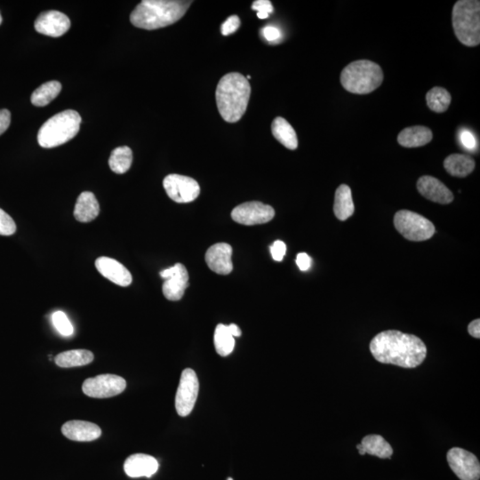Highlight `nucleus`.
Returning a JSON list of instances; mask_svg holds the SVG:
<instances>
[{"label": "nucleus", "mask_w": 480, "mask_h": 480, "mask_svg": "<svg viewBox=\"0 0 480 480\" xmlns=\"http://www.w3.org/2000/svg\"><path fill=\"white\" fill-rule=\"evenodd\" d=\"M444 167L450 176L463 178L473 172L475 161L468 155L452 154L444 161Z\"/></svg>", "instance_id": "obj_24"}, {"label": "nucleus", "mask_w": 480, "mask_h": 480, "mask_svg": "<svg viewBox=\"0 0 480 480\" xmlns=\"http://www.w3.org/2000/svg\"><path fill=\"white\" fill-rule=\"evenodd\" d=\"M369 347L378 362L404 368L418 367L427 356V347L421 339L397 330L380 333Z\"/></svg>", "instance_id": "obj_1"}, {"label": "nucleus", "mask_w": 480, "mask_h": 480, "mask_svg": "<svg viewBox=\"0 0 480 480\" xmlns=\"http://www.w3.org/2000/svg\"><path fill=\"white\" fill-rule=\"evenodd\" d=\"M163 186L168 197L176 203H190L200 194V184L191 177L176 175L167 176Z\"/></svg>", "instance_id": "obj_10"}, {"label": "nucleus", "mask_w": 480, "mask_h": 480, "mask_svg": "<svg viewBox=\"0 0 480 480\" xmlns=\"http://www.w3.org/2000/svg\"><path fill=\"white\" fill-rule=\"evenodd\" d=\"M97 271L112 283L128 287L133 281L130 272L122 263L109 257H99L95 261Z\"/></svg>", "instance_id": "obj_17"}, {"label": "nucleus", "mask_w": 480, "mask_h": 480, "mask_svg": "<svg viewBox=\"0 0 480 480\" xmlns=\"http://www.w3.org/2000/svg\"><path fill=\"white\" fill-rule=\"evenodd\" d=\"M215 346L219 355L226 357L233 352L235 337L230 334L228 326L219 324L215 331Z\"/></svg>", "instance_id": "obj_30"}, {"label": "nucleus", "mask_w": 480, "mask_h": 480, "mask_svg": "<svg viewBox=\"0 0 480 480\" xmlns=\"http://www.w3.org/2000/svg\"><path fill=\"white\" fill-rule=\"evenodd\" d=\"M357 449L360 455L368 454L382 459L391 458L393 455L392 446L381 435H368L363 437Z\"/></svg>", "instance_id": "obj_22"}, {"label": "nucleus", "mask_w": 480, "mask_h": 480, "mask_svg": "<svg viewBox=\"0 0 480 480\" xmlns=\"http://www.w3.org/2000/svg\"><path fill=\"white\" fill-rule=\"evenodd\" d=\"M453 472L461 480H479L480 464L475 455L463 448H453L446 455Z\"/></svg>", "instance_id": "obj_11"}, {"label": "nucleus", "mask_w": 480, "mask_h": 480, "mask_svg": "<svg viewBox=\"0 0 480 480\" xmlns=\"http://www.w3.org/2000/svg\"><path fill=\"white\" fill-rule=\"evenodd\" d=\"M263 35L265 40L273 42L278 40L280 38V32L278 28L273 26H266L263 29Z\"/></svg>", "instance_id": "obj_37"}, {"label": "nucleus", "mask_w": 480, "mask_h": 480, "mask_svg": "<svg viewBox=\"0 0 480 480\" xmlns=\"http://www.w3.org/2000/svg\"><path fill=\"white\" fill-rule=\"evenodd\" d=\"M232 248L226 243H218L206 251V263L212 272L228 275L232 272Z\"/></svg>", "instance_id": "obj_15"}, {"label": "nucleus", "mask_w": 480, "mask_h": 480, "mask_svg": "<svg viewBox=\"0 0 480 480\" xmlns=\"http://www.w3.org/2000/svg\"><path fill=\"white\" fill-rule=\"evenodd\" d=\"M240 27V19L238 16H232L228 18L225 22L221 24V32L224 36H229L233 34L234 32L238 31Z\"/></svg>", "instance_id": "obj_34"}, {"label": "nucleus", "mask_w": 480, "mask_h": 480, "mask_svg": "<svg viewBox=\"0 0 480 480\" xmlns=\"http://www.w3.org/2000/svg\"><path fill=\"white\" fill-rule=\"evenodd\" d=\"M160 277L166 280L162 287L165 297L169 301L181 300L189 286V273L184 264L176 263L164 269L160 272Z\"/></svg>", "instance_id": "obj_13"}, {"label": "nucleus", "mask_w": 480, "mask_h": 480, "mask_svg": "<svg viewBox=\"0 0 480 480\" xmlns=\"http://www.w3.org/2000/svg\"><path fill=\"white\" fill-rule=\"evenodd\" d=\"M286 252L287 245L283 241H280V240H277V241L273 243L271 247L272 258L275 261H277V262H281V261L283 260Z\"/></svg>", "instance_id": "obj_35"}, {"label": "nucleus", "mask_w": 480, "mask_h": 480, "mask_svg": "<svg viewBox=\"0 0 480 480\" xmlns=\"http://www.w3.org/2000/svg\"><path fill=\"white\" fill-rule=\"evenodd\" d=\"M228 328H229L230 334H232L234 337H239V336H241V330H240L239 326L235 325V324H230V325L228 326Z\"/></svg>", "instance_id": "obj_41"}, {"label": "nucleus", "mask_w": 480, "mask_h": 480, "mask_svg": "<svg viewBox=\"0 0 480 480\" xmlns=\"http://www.w3.org/2000/svg\"><path fill=\"white\" fill-rule=\"evenodd\" d=\"M426 101H427V105L432 112H445L451 104V95L449 94L448 90L436 86L427 93Z\"/></svg>", "instance_id": "obj_29"}, {"label": "nucleus", "mask_w": 480, "mask_h": 480, "mask_svg": "<svg viewBox=\"0 0 480 480\" xmlns=\"http://www.w3.org/2000/svg\"><path fill=\"white\" fill-rule=\"evenodd\" d=\"M16 232V225L10 215L0 208V235L11 236Z\"/></svg>", "instance_id": "obj_32"}, {"label": "nucleus", "mask_w": 480, "mask_h": 480, "mask_svg": "<svg viewBox=\"0 0 480 480\" xmlns=\"http://www.w3.org/2000/svg\"><path fill=\"white\" fill-rule=\"evenodd\" d=\"M81 117L73 110H66L47 120L38 134L42 148L51 149L62 145L79 133Z\"/></svg>", "instance_id": "obj_5"}, {"label": "nucleus", "mask_w": 480, "mask_h": 480, "mask_svg": "<svg viewBox=\"0 0 480 480\" xmlns=\"http://www.w3.org/2000/svg\"><path fill=\"white\" fill-rule=\"evenodd\" d=\"M52 320L53 326L57 331L64 336H71L73 335L74 328L70 320L66 316L64 312L56 311L53 314Z\"/></svg>", "instance_id": "obj_31"}, {"label": "nucleus", "mask_w": 480, "mask_h": 480, "mask_svg": "<svg viewBox=\"0 0 480 480\" xmlns=\"http://www.w3.org/2000/svg\"><path fill=\"white\" fill-rule=\"evenodd\" d=\"M296 264L302 272L308 271L311 266V257L306 253H300L296 258Z\"/></svg>", "instance_id": "obj_39"}, {"label": "nucleus", "mask_w": 480, "mask_h": 480, "mask_svg": "<svg viewBox=\"0 0 480 480\" xmlns=\"http://www.w3.org/2000/svg\"><path fill=\"white\" fill-rule=\"evenodd\" d=\"M127 388L124 378L116 374H100L88 378L82 385V391L86 396L95 398H112L120 394Z\"/></svg>", "instance_id": "obj_8"}, {"label": "nucleus", "mask_w": 480, "mask_h": 480, "mask_svg": "<svg viewBox=\"0 0 480 480\" xmlns=\"http://www.w3.org/2000/svg\"><path fill=\"white\" fill-rule=\"evenodd\" d=\"M62 432L67 439L79 442H89L99 439L101 435L98 425L80 420L66 422L62 425Z\"/></svg>", "instance_id": "obj_18"}, {"label": "nucleus", "mask_w": 480, "mask_h": 480, "mask_svg": "<svg viewBox=\"0 0 480 480\" xmlns=\"http://www.w3.org/2000/svg\"><path fill=\"white\" fill-rule=\"evenodd\" d=\"M383 72L376 62L359 60L346 66L341 73V84L346 91L368 95L382 85Z\"/></svg>", "instance_id": "obj_4"}, {"label": "nucleus", "mask_w": 480, "mask_h": 480, "mask_svg": "<svg viewBox=\"0 0 480 480\" xmlns=\"http://www.w3.org/2000/svg\"><path fill=\"white\" fill-rule=\"evenodd\" d=\"M62 91L61 83L49 81L35 90L32 95V103L35 106L44 107L49 104Z\"/></svg>", "instance_id": "obj_27"}, {"label": "nucleus", "mask_w": 480, "mask_h": 480, "mask_svg": "<svg viewBox=\"0 0 480 480\" xmlns=\"http://www.w3.org/2000/svg\"><path fill=\"white\" fill-rule=\"evenodd\" d=\"M453 27L458 40L466 47L480 43V2L460 0L455 3L452 13Z\"/></svg>", "instance_id": "obj_6"}, {"label": "nucleus", "mask_w": 480, "mask_h": 480, "mask_svg": "<svg viewBox=\"0 0 480 480\" xmlns=\"http://www.w3.org/2000/svg\"><path fill=\"white\" fill-rule=\"evenodd\" d=\"M417 190L425 199L442 204V205H446L454 200V194L452 191L435 177L429 176L421 177L417 182Z\"/></svg>", "instance_id": "obj_16"}, {"label": "nucleus", "mask_w": 480, "mask_h": 480, "mask_svg": "<svg viewBox=\"0 0 480 480\" xmlns=\"http://www.w3.org/2000/svg\"><path fill=\"white\" fill-rule=\"evenodd\" d=\"M35 29L48 37L59 38L71 28V21L61 12L51 10L43 12L35 21Z\"/></svg>", "instance_id": "obj_14"}, {"label": "nucleus", "mask_w": 480, "mask_h": 480, "mask_svg": "<svg viewBox=\"0 0 480 480\" xmlns=\"http://www.w3.org/2000/svg\"><path fill=\"white\" fill-rule=\"evenodd\" d=\"M158 470V463L149 455L136 454L129 456L124 464V470L130 478H151Z\"/></svg>", "instance_id": "obj_19"}, {"label": "nucleus", "mask_w": 480, "mask_h": 480, "mask_svg": "<svg viewBox=\"0 0 480 480\" xmlns=\"http://www.w3.org/2000/svg\"><path fill=\"white\" fill-rule=\"evenodd\" d=\"M199 389L200 383L196 373L191 368H186L182 373L176 396V408L180 416H188L192 412Z\"/></svg>", "instance_id": "obj_9"}, {"label": "nucleus", "mask_w": 480, "mask_h": 480, "mask_svg": "<svg viewBox=\"0 0 480 480\" xmlns=\"http://www.w3.org/2000/svg\"><path fill=\"white\" fill-rule=\"evenodd\" d=\"M100 213V206L94 193L84 191L77 197L74 209V216L80 223L94 221Z\"/></svg>", "instance_id": "obj_20"}, {"label": "nucleus", "mask_w": 480, "mask_h": 480, "mask_svg": "<svg viewBox=\"0 0 480 480\" xmlns=\"http://www.w3.org/2000/svg\"><path fill=\"white\" fill-rule=\"evenodd\" d=\"M461 142L465 148L473 149L476 148L477 142L475 137L469 131H463L461 133Z\"/></svg>", "instance_id": "obj_36"}, {"label": "nucleus", "mask_w": 480, "mask_h": 480, "mask_svg": "<svg viewBox=\"0 0 480 480\" xmlns=\"http://www.w3.org/2000/svg\"><path fill=\"white\" fill-rule=\"evenodd\" d=\"M133 163V152L128 146L113 149L109 160V166L114 173L123 175L127 173Z\"/></svg>", "instance_id": "obj_28"}, {"label": "nucleus", "mask_w": 480, "mask_h": 480, "mask_svg": "<svg viewBox=\"0 0 480 480\" xmlns=\"http://www.w3.org/2000/svg\"><path fill=\"white\" fill-rule=\"evenodd\" d=\"M273 136L282 145L289 149H296L298 147V139L295 129L284 118L278 117L272 124Z\"/></svg>", "instance_id": "obj_25"}, {"label": "nucleus", "mask_w": 480, "mask_h": 480, "mask_svg": "<svg viewBox=\"0 0 480 480\" xmlns=\"http://www.w3.org/2000/svg\"><path fill=\"white\" fill-rule=\"evenodd\" d=\"M94 360V354L86 350H72L58 354L55 362L60 368H70L82 367Z\"/></svg>", "instance_id": "obj_26"}, {"label": "nucleus", "mask_w": 480, "mask_h": 480, "mask_svg": "<svg viewBox=\"0 0 480 480\" xmlns=\"http://www.w3.org/2000/svg\"><path fill=\"white\" fill-rule=\"evenodd\" d=\"M192 1L143 0L132 12L130 21L137 28L158 29L172 25L184 17Z\"/></svg>", "instance_id": "obj_2"}, {"label": "nucleus", "mask_w": 480, "mask_h": 480, "mask_svg": "<svg viewBox=\"0 0 480 480\" xmlns=\"http://www.w3.org/2000/svg\"><path fill=\"white\" fill-rule=\"evenodd\" d=\"M252 9L257 11L259 19H266L273 12V5L269 0H256L252 5Z\"/></svg>", "instance_id": "obj_33"}, {"label": "nucleus", "mask_w": 480, "mask_h": 480, "mask_svg": "<svg viewBox=\"0 0 480 480\" xmlns=\"http://www.w3.org/2000/svg\"><path fill=\"white\" fill-rule=\"evenodd\" d=\"M394 225L398 232L410 241H425L435 233L431 221L409 210H400L394 216Z\"/></svg>", "instance_id": "obj_7"}, {"label": "nucleus", "mask_w": 480, "mask_h": 480, "mask_svg": "<svg viewBox=\"0 0 480 480\" xmlns=\"http://www.w3.org/2000/svg\"><path fill=\"white\" fill-rule=\"evenodd\" d=\"M355 208L352 200V190L349 186L341 184L335 192L334 213L340 221H346L354 214Z\"/></svg>", "instance_id": "obj_23"}, {"label": "nucleus", "mask_w": 480, "mask_h": 480, "mask_svg": "<svg viewBox=\"0 0 480 480\" xmlns=\"http://www.w3.org/2000/svg\"><path fill=\"white\" fill-rule=\"evenodd\" d=\"M468 332L474 338H480V320H473L470 325L468 326Z\"/></svg>", "instance_id": "obj_40"}, {"label": "nucleus", "mask_w": 480, "mask_h": 480, "mask_svg": "<svg viewBox=\"0 0 480 480\" xmlns=\"http://www.w3.org/2000/svg\"><path fill=\"white\" fill-rule=\"evenodd\" d=\"M228 480H233V479L230 478V479H228Z\"/></svg>", "instance_id": "obj_43"}, {"label": "nucleus", "mask_w": 480, "mask_h": 480, "mask_svg": "<svg viewBox=\"0 0 480 480\" xmlns=\"http://www.w3.org/2000/svg\"><path fill=\"white\" fill-rule=\"evenodd\" d=\"M1 23H2V16H1V14H0V24H1Z\"/></svg>", "instance_id": "obj_42"}, {"label": "nucleus", "mask_w": 480, "mask_h": 480, "mask_svg": "<svg viewBox=\"0 0 480 480\" xmlns=\"http://www.w3.org/2000/svg\"><path fill=\"white\" fill-rule=\"evenodd\" d=\"M275 216L272 206L258 201L241 204L232 210V218L236 223L248 225L263 224L271 221Z\"/></svg>", "instance_id": "obj_12"}, {"label": "nucleus", "mask_w": 480, "mask_h": 480, "mask_svg": "<svg viewBox=\"0 0 480 480\" xmlns=\"http://www.w3.org/2000/svg\"><path fill=\"white\" fill-rule=\"evenodd\" d=\"M251 86L247 77L232 72L224 75L216 88V104L225 121L236 123L241 119L248 109Z\"/></svg>", "instance_id": "obj_3"}, {"label": "nucleus", "mask_w": 480, "mask_h": 480, "mask_svg": "<svg viewBox=\"0 0 480 480\" xmlns=\"http://www.w3.org/2000/svg\"><path fill=\"white\" fill-rule=\"evenodd\" d=\"M11 123V113L8 110H0V136L8 130Z\"/></svg>", "instance_id": "obj_38"}, {"label": "nucleus", "mask_w": 480, "mask_h": 480, "mask_svg": "<svg viewBox=\"0 0 480 480\" xmlns=\"http://www.w3.org/2000/svg\"><path fill=\"white\" fill-rule=\"evenodd\" d=\"M432 138L430 128L415 125L403 129L398 136V143L405 148H418L430 143Z\"/></svg>", "instance_id": "obj_21"}]
</instances>
